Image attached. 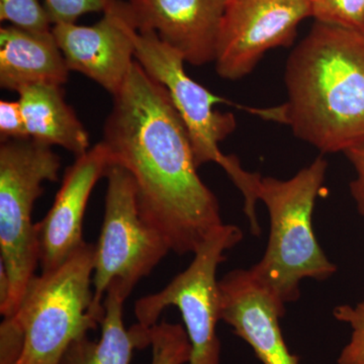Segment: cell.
<instances>
[{
  "label": "cell",
  "mask_w": 364,
  "mask_h": 364,
  "mask_svg": "<svg viewBox=\"0 0 364 364\" xmlns=\"http://www.w3.org/2000/svg\"><path fill=\"white\" fill-rule=\"evenodd\" d=\"M131 174L139 213L172 252L195 254L224 225L215 193L198 173L188 130L168 92L134 62L102 141Z\"/></svg>",
  "instance_id": "obj_1"
},
{
  "label": "cell",
  "mask_w": 364,
  "mask_h": 364,
  "mask_svg": "<svg viewBox=\"0 0 364 364\" xmlns=\"http://www.w3.org/2000/svg\"><path fill=\"white\" fill-rule=\"evenodd\" d=\"M287 100L255 114L322 153L364 143V33L315 21L287 62Z\"/></svg>",
  "instance_id": "obj_2"
},
{
  "label": "cell",
  "mask_w": 364,
  "mask_h": 364,
  "mask_svg": "<svg viewBox=\"0 0 364 364\" xmlns=\"http://www.w3.org/2000/svg\"><path fill=\"white\" fill-rule=\"evenodd\" d=\"M327 168L324 158L318 157L287 181L261 176L258 184V200L267 205L270 232L264 255L250 272L284 306L298 301L301 280L323 282L337 272L313 228L314 208Z\"/></svg>",
  "instance_id": "obj_3"
},
{
  "label": "cell",
  "mask_w": 364,
  "mask_h": 364,
  "mask_svg": "<svg viewBox=\"0 0 364 364\" xmlns=\"http://www.w3.org/2000/svg\"><path fill=\"white\" fill-rule=\"evenodd\" d=\"M95 245L86 243L60 267L35 275L14 317L25 332L18 364H60L74 340L95 330L92 312Z\"/></svg>",
  "instance_id": "obj_4"
},
{
  "label": "cell",
  "mask_w": 364,
  "mask_h": 364,
  "mask_svg": "<svg viewBox=\"0 0 364 364\" xmlns=\"http://www.w3.org/2000/svg\"><path fill=\"white\" fill-rule=\"evenodd\" d=\"M61 159L52 147L33 139L0 145V263L11 280V299L4 317L16 314L28 282L40 265L33 205L43 183L58 181Z\"/></svg>",
  "instance_id": "obj_5"
},
{
  "label": "cell",
  "mask_w": 364,
  "mask_h": 364,
  "mask_svg": "<svg viewBox=\"0 0 364 364\" xmlns=\"http://www.w3.org/2000/svg\"><path fill=\"white\" fill-rule=\"evenodd\" d=\"M135 60L144 70L168 92L188 130L198 167L214 162L226 171L243 196H250L258 174L246 171L233 155H225L219 143L236 128L234 114L215 109L228 102L189 77L183 58L154 32L132 33Z\"/></svg>",
  "instance_id": "obj_6"
},
{
  "label": "cell",
  "mask_w": 364,
  "mask_h": 364,
  "mask_svg": "<svg viewBox=\"0 0 364 364\" xmlns=\"http://www.w3.org/2000/svg\"><path fill=\"white\" fill-rule=\"evenodd\" d=\"M242 239L240 228L223 225L196 251L186 270L161 291L135 303L136 320L147 329L157 324L165 309H178L191 345L188 364H220L221 342L217 326L221 320L217 272L226 260L227 251L238 245Z\"/></svg>",
  "instance_id": "obj_7"
},
{
  "label": "cell",
  "mask_w": 364,
  "mask_h": 364,
  "mask_svg": "<svg viewBox=\"0 0 364 364\" xmlns=\"http://www.w3.org/2000/svg\"><path fill=\"white\" fill-rule=\"evenodd\" d=\"M105 177V217L95 245L92 275V312L100 324L112 280L121 282L131 294L136 284L171 251L160 234L141 218L131 174L119 165H111Z\"/></svg>",
  "instance_id": "obj_8"
},
{
  "label": "cell",
  "mask_w": 364,
  "mask_h": 364,
  "mask_svg": "<svg viewBox=\"0 0 364 364\" xmlns=\"http://www.w3.org/2000/svg\"><path fill=\"white\" fill-rule=\"evenodd\" d=\"M312 16L306 0H228L215 50L217 73L227 80L247 76L263 55L293 44L301 21Z\"/></svg>",
  "instance_id": "obj_9"
},
{
  "label": "cell",
  "mask_w": 364,
  "mask_h": 364,
  "mask_svg": "<svg viewBox=\"0 0 364 364\" xmlns=\"http://www.w3.org/2000/svg\"><path fill=\"white\" fill-rule=\"evenodd\" d=\"M135 30L129 2L116 0L95 25L61 23L53 26L52 33L69 70L83 74L114 97L135 62Z\"/></svg>",
  "instance_id": "obj_10"
},
{
  "label": "cell",
  "mask_w": 364,
  "mask_h": 364,
  "mask_svg": "<svg viewBox=\"0 0 364 364\" xmlns=\"http://www.w3.org/2000/svg\"><path fill=\"white\" fill-rule=\"evenodd\" d=\"M111 165L109 151L100 142L66 169L51 208L36 224L42 272L60 267L85 245L82 229L88 200Z\"/></svg>",
  "instance_id": "obj_11"
},
{
  "label": "cell",
  "mask_w": 364,
  "mask_h": 364,
  "mask_svg": "<svg viewBox=\"0 0 364 364\" xmlns=\"http://www.w3.org/2000/svg\"><path fill=\"white\" fill-rule=\"evenodd\" d=\"M220 320L252 348L263 364H299L280 327L286 306L256 279L250 269H234L219 280Z\"/></svg>",
  "instance_id": "obj_12"
},
{
  "label": "cell",
  "mask_w": 364,
  "mask_h": 364,
  "mask_svg": "<svg viewBox=\"0 0 364 364\" xmlns=\"http://www.w3.org/2000/svg\"><path fill=\"white\" fill-rule=\"evenodd\" d=\"M136 31H151L193 66L215 61L228 0H129Z\"/></svg>",
  "instance_id": "obj_13"
},
{
  "label": "cell",
  "mask_w": 364,
  "mask_h": 364,
  "mask_svg": "<svg viewBox=\"0 0 364 364\" xmlns=\"http://www.w3.org/2000/svg\"><path fill=\"white\" fill-rule=\"evenodd\" d=\"M68 66L52 31L36 33L14 26L0 28V87L18 92L23 86H62Z\"/></svg>",
  "instance_id": "obj_14"
},
{
  "label": "cell",
  "mask_w": 364,
  "mask_h": 364,
  "mask_svg": "<svg viewBox=\"0 0 364 364\" xmlns=\"http://www.w3.org/2000/svg\"><path fill=\"white\" fill-rule=\"evenodd\" d=\"M28 136L59 146L76 157L90 149V134L64 98L62 86L31 85L18 91Z\"/></svg>",
  "instance_id": "obj_15"
},
{
  "label": "cell",
  "mask_w": 364,
  "mask_h": 364,
  "mask_svg": "<svg viewBox=\"0 0 364 364\" xmlns=\"http://www.w3.org/2000/svg\"><path fill=\"white\" fill-rule=\"evenodd\" d=\"M129 296L121 282L112 280L105 294L100 340L87 335L74 340L60 364H130L134 351L150 347L149 329L139 323L124 327L123 309Z\"/></svg>",
  "instance_id": "obj_16"
},
{
  "label": "cell",
  "mask_w": 364,
  "mask_h": 364,
  "mask_svg": "<svg viewBox=\"0 0 364 364\" xmlns=\"http://www.w3.org/2000/svg\"><path fill=\"white\" fill-rule=\"evenodd\" d=\"M151 364H186L191 345L186 329L179 324L161 321L149 328Z\"/></svg>",
  "instance_id": "obj_17"
},
{
  "label": "cell",
  "mask_w": 364,
  "mask_h": 364,
  "mask_svg": "<svg viewBox=\"0 0 364 364\" xmlns=\"http://www.w3.org/2000/svg\"><path fill=\"white\" fill-rule=\"evenodd\" d=\"M333 316L348 326V341L340 351L337 363L364 364V299L358 303L335 306Z\"/></svg>",
  "instance_id": "obj_18"
},
{
  "label": "cell",
  "mask_w": 364,
  "mask_h": 364,
  "mask_svg": "<svg viewBox=\"0 0 364 364\" xmlns=\"http://www.w3.org/2000/svg\"><path fill=\"white\" fill-rule=\"evenodd\" d=\"M0 21L36 33H49L52 23L41 0H0Z\"/></svg>",
  "instance_id": "obj_19"
},
{
  "label": "cell",
  "mask_w": 364,
  "mask_h": 364,
  "mask_svg": "<svg viewBox=\"0 0 364 364\" xmlns=\"http://www.w3.org/2000/svg\"><path fill=\"white\" fill-rule=\"evenodd\" d=\"M315 21L364 33V0H315Z\"/></svg>",
  "instance_id": "obj_20"
},
{
  "label": "cell",
  "mask_w": 364,
  "mask_h": 364,
  "mask_svg": "<svg viewBox=\"0 0 364 364\" xmlns=\"http://www.w3.org/2000/svg\"><path fill=\"white\" fill-rule=\"evenodd\" d=\"M116 0H44L46 11L52 26L75 23L90 13L104 14Z\"/></svg>",
  "instance_id": "obj_21"
},
{
  "label": "cell",
  "mask_w": 364,
  "mask_h": 364,
  "mask_svg": "<svg viewBox=\"0 0 364 364\" xmlns=\"http://www.w3.org/2000/svg\"><path fill=\"white\" fill-rule=\"evenodd\" d=\"M25 348V332L14 316L0 324V364H18Z\"/></svg>",
  "instance_id": "obj_22"
},
{
  "label": "cell",
  "mask_w": 364,
  "mask_h": 364,
  "mask_svg": "<svg viewBox=\"0 0 364 364\" xmlns=\"http://www.w3.org/2000/svg\"><path fill=\"white\" fill-rule=\"evenodd\" d=\"M0 136L1 141L30 138L18 100L0 102Z\"/></svg>",
  "instance_id": "obj_23"
},
{
  "label": "cell",
  "mask_w": 364,
  "mask_h": 364,
  "mask_svg": "<svg viewBox=\"0 0 364 364\" xmlns=\"http://www.w3.org/2000/svg\"><path fill=\"white\" fill-rule=\"evenodd\" d=\"M355 170V178L351 181L350 193L355 202L356 208L361 215H364V143L347 150L344 153Z\"/></svg>",
  "instance_id": "obj_24"
},
{
  "label": "cell",
  "mask_w": 364,
  "mask_h": 364,
  "mask_svg": "<svg viewBox=\"0 0 364 364\" xmlns=\"http://www.w3.org/2000/svg\"><path fill=\"white\" fill-rule=\"evenodd\" d=\"M306 1H309L311 2V4H313V2L315 1V0H306Z\"/></svg>",
  "instance_id": "obj_25"
},
{
  "label": "cell",
  "mask_w": 364,
  "mask_h": 364,
  "mask_svg": "<svg viewBox=\"0 0 364 364\" xmlns=\"http://www.w3.org/2000/svg\"><path fill=\"white\" fill-rule=\"evenodd\" d=\"M363 219H364V215H363Z\"/></svg>",
  "instance_id": "obj_26"
}]
</instances>
